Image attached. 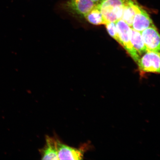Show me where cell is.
I'll use <instances>...</instances> for the list:
<instances>
[{
    "label": "cell",
    "instance_id": "cell-1",
    "mask_svg": "<svg viewBox=\"0 0 160 160\" xmlns=\"http://www.w3.org/2000/svg\"><path fill=\"white\" fill-rule=\"evenodd\" d=\"M126 1V0H101L96 5L107 23L116 22L122 19Z\"/></svg>",
    "mask_w": 160,
    "mask_h": 160
},
{
    "label": "cell",
    "instance_id": "cell-2",
    "mask_svg": "<svg viewBox=\"0 0 160 160\" xmlns=\"http://www.w3.org/2000/svg\"><path fill=\"white\" fill-rule=\"evenodd\" d=\"M115 23L119 39L118 43L137 63L141 57L134 49L132 44L131 27L122 19L118 20Z\"/></svg>",
    "mask_w": 160,
    "mask_h": 160
},
{
    "label": "cell",
    "instance_id": "cell-3",
    "mask_svg": "<svg viewBox=\"0 0 160 160\" xmlns=\"http://www.w3.org/2000/svg\"><path fill=\"white\" fill-rule=\"evenodd\" d=\"M137 64L142 73H160V52L147 51Z\"/></svg>",
    "mask_w": 160,
    "mask_h": 160
},
{
    "label": "cell",
    "instance_id": "cell-4",
    "mask_svg": "<svg viewBox=\"0 0 160 160\" xmlns=\"http://www.w3.org/2000/svg\"><path fill=\"white\" fill-rule=\"evenodd\" d=\"M96 5L92 0H68L62 7L72 15L84 17Z\"/></svg>",
    "mask_w": 160,
    "mask_h": 160
},
{
    "label": "cell",
    "instance_id": "cell-5",
    "mask_svg": "<svg viewBox=\"0 0 160 160\" xmlns=\"http://www.w3.org/2000/svg\"><path fill=\"white\" fill-rule=\"evenodd\" d=\"M147 51L160 52V35L155 26L141 32Z\"/></svg>",
    "mask_w": 160,
    "mask_h": 160
},
{
    "label": "cell",
    "instance_id": "cell-6",
    "mask_svg": "<svg viewBox=\"0 0 160 160\" xmlns=\"http://www.w3.org/2000/svg\"><path fill=\"white\" fill-rule=\"evenodd\" d=\"M57 147L59 160H82L85 148L77 149L66 145L57 138Z\"/></svg>",
    "mask_w": 160,
    "mask_h": 160
},
{
    "label": "cell",
    "instance_id": "cell-7",
    "mask_svg": "<svg viewBox=\"0 0 160 160\" xmlns=\"http://www.w3.org/2000/svg\"><path fill=\"white\" fill-rule=\"evenodd\" d=\"M154 26L155 25L152 20L148 14L138 5L131 28L136 31L141 32Z\"/></svg>",
    "mask_w": 160,
    "mask_h": 160
},
{
    "label": "cell",
    "instance_id": "cell-8",
    "mask_svg": "<svg viewBox=\"0 0 160 160\" xmlns=\"http://www.w3.org/2000/svg\"><path fill=\"white\" fill-rule=\"evenodd\" d=\"M42 159L59 160L57 147V138L47 136L46 144L40 150Z\"/></svg>",
    "mask_w": 160,
    "mask_h": 160
},
{
    "label": "cell",
    "instance_id": "cell-9",
    "mask_svg": "<svg viewBox=\"0 0 160 160\" xmlns=\"http://www.w3.org/2000/svg\"><path fill=\"white\" fill-rule=\"evenodd\" d=\"M131 40L134 49L138 53L140 57L147 51L141 32L136 31L132 28Z\"/></svg>",
    "mask_w": 160,
    "mask_h": 160
},
{
    "label": "cell",
    "instance_id": "cell-10",
    "mask_svg": "<svg viewBox=\"0 0 160 160\" xmlns=\"http://www.w3.org/2000/svg\"><path fill=\"white\" fill-rule=\"evenodd\" d=\"M84 18L89 22L94 25H105L107 23L96 5Z\"/></svg>",
    "mask_w": 160,
    "mask_h": 160
},
{
    "label": "cell",
    "instance_id": "cell-11",
    "mask_svg": "<svg viewBox=\"0 0 160 160\" xmlns=\"http://www.w3.org/2000/svg\"><path fill=\"white\" fill-rule=\"evenodd\" d=\"M105 25L109 35L118 42L119 39L118 38L117 29L115 22L107 23Z\"/></svg>",
    "mask_w": 160,
    "mask_h": 160
},
{
    "label": "cell",
    "instance_id": "cell-12",
    "mask_svg": "<svg viewBox=\"0 0 160 160\" xmlns=\"http://www.w3.org/2000/svg\"><path fill=\"white\" fill-rule=\"evenodd\" d=\"M92 1L93 2V3H94L95 4H97L101 0H92Z\"/></svg>",
    "mask_w": 160,
    "mask_h": 160
}]
</instances>
